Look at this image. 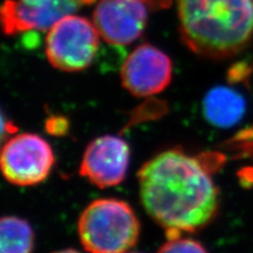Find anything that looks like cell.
<instances>
[{
    "label": "cell",
    "instance_id": "1",
    "mask_svg": "<svg viewBox=\"0 0 253 253\" xmlns=\"http://www.w3.org/2000/svg\"><path fill=\"white\" fill-rule=\"evenodd\" d=\"M140 200L170 237L208 225L218 208V190L197 157L179 149L155 155L138 172Z\"/></svg>",
    "mask_w": 253,
    "mask_h": 253
},
{
    "label": "cell",
    "instance_id": "2",
    "mask_svg": "<svg viewBox=\"0 0 253 253\" xmlns=\"http://www.w3.org/2000/svg\"><path fill=\"white\" fill-rule=\"evenodd\" d=\"M179 32L190 50L230 57L253 37V0H177Z\"/></svg>",
    "mask_w": 253,
    "mask_h": 253
},
{
    "label": "cell",
    "instance_id": "3",
    "mask_svg": "<svg viewBox=\"0 0 253 253\" xmlns=\"http://www.w3.org/2000/svg\"><path fill=\"white\" fill-rule=\"evenodd\" d=\"M77 230L88 253H126L136 244L140 225L128 203L99 199L84 208Z\"/></svg>",
    "mask_w": 253,
    "mask_h": 253
},
{
    "label": "cell",
    "instance_id": "4",
    "mask_svg": "<svg viewBox=\"0 0 253 253\" xmlns=\"http://www.w3.org/2000/svg\"><path fill=\"white\" fill-rule=\"evenodd\" d=\"M98 35L89 20L70 15L50 29L45 45L47 59L66 72L86 69L97 53Z\"/></svg>",
    "mask_w": 253,
    "mask_h": 253
},
{
    "label": "cell",
    "instance_id": "5",
    "mask_svg": "<svg viewBox=\"0 0 253 253\" xmlns=\"http://www.w3.org/2000/svg\"><path fill=\"white\" fill-rule=\"evenodd\" d=\"M55 156L50 144L34 133H21L2 147L0 165L4 178L19 187L44 181L53 169Z\"/></svg>",
    "mask_w": 253,
    "mask_h": 253
},
{
    "label": "cell",
    "instance_id": "6",
    "mask_svg": "<svg viewBox=\"0 0 253 253\" xmlns=\"http://www.w3.org/2000/svg\"><path fill=\"white\" fill-rule=\"evenodd\" d=\"M95 0H6L1 7L4 33L13 35L31 30L51 29Z\"/></svg>",
    "mask_w": 253,
    "mask_h": 253
},
{
    "label": "cell",
    "instance_id": "7",
    "mask_svg": "<svg viewBox=\"0 0 253 253\" xmlns=\"http://www.w3.org/2000/svg\"><path fill=\"white\" fill-rule=\"evenodd\" d=\"M130 165L128 142L114 135L92 140L85 148L79 173L100 189L118 186L125 179Z\"/></svg>",
    "mask_w": 253,
    "mask_h": 253
},
{
    "label": "cell",
    "instance_id": "8",
    "mask_svg": "<svg viewBox=\"0 0 253 253\" xmlns=\"http://www.w3.org/2000/svg\"><path fill=\"white\" fill-rule=\"evenodd\" d=\"M148 19L144 0H99L93 13L94 26L104 41L129 44L141 35Z\"/></svg>",
    "mask_w": 253,
    "mask_h": 253
},
{
    "label": "cell",
    "instance_id": "9",
    "mask_svg": "<svg viewBox=\"0 0 253 253\" xmlns=\"http://www.w3.org/2000/svg\"><path fill=\"white\" fill-rule=\"evenodd\" d=\"M171 75L170 58L163 51L148 43L137 46L122 68L124 86L138 97L162 92L169 84Z\"/></svg>",
    "mask_w": 253,
    "mask_h": 253
},
{
    "label": "cell",
    "instance_id": "10",
    "mask_svg": "<svg viewBox=\"0 0 253 253\" xmlns=\"http://www.w3.org/2000/svg\"><path fill=\"white\" fill-rule=\"evenodd\" d=\"M246 112V100L239 92L225 85L211 89L204 98L206 120L217 128H231L239 124Z\"/></svg>",
    "mask_w": 253,
    "mask_h": 253
},
{
    "label": "cell",
    "instance_id": "11",
    "mask_svg": "<svg viewBox=\"0 0 253 253\" xmlns=\"http://www.w3.org/2000/svg\"><path fill=\"white\" fill-rule=\"evenodd\" d=\"M34 231L29 221L18 216H4L0 221V253H32Z\"/></svg>",
    "mask_w": 253,
    "mask_h": 253
},
{
    "label": "cell",
    "instance_id": "12",
    "mask_svg": "<svg viewBox=\"0 0 253 253\" xmlns=\"http://www.w3.org/2000/svg\"><path fill=\"white\" fill-rule=\"evenodd\" d=\"M157 253H208L203 245L187 237H170Z\"/></svg>",
    "mask_w": 253,
    "mask_h": 253
},
{
    "label": "cell",
    "instance_id": "13",
    "mask_svg": "<svg viewBox=\"0 0 253 253\" xmlns=\"http://www.w3.org/2000/svg\"><path fill=\"white\" fill-rule=\"evenodd\" d=\"M68 129V122L62 117H52L46 123V130L52 134H65Z\"/></svg>",
    "mask_w": 253,
    "mask_h": 253
},
{
    "label": "cell",
    "instance_id": "14",
    "mask_svg": "<svg viewBox=\"0 0 253 253\" xmlns=\"http://www.w3.org/2000/svg\"><path fill=\"white\" fill-rule=\"evenodd\" d=\"M53 253H81V252L77 250H74V249H63V250H59V251L53 252Z\"/></svg>",
    "mask_w": 253,
    "mask_h": 253
},
{
    "label": "cell",
    "instance_id": "15",
    "mask_svg": "<svg viewBox=\"0 0 253 253\" xmlns=\"http://www.w3.org/2000/svg\"><path fill=\"white\" fill-rule=\"evenodd\" d=\"M144 1H148V2H153V3H158V4H161V5H163L164 4V2L165 1H167V0H144Z\"/></svg>",
    "mask_w": 253,
    "mask_h": 253
},
{
    "label": "cell",
    "instance_id": "16",
    "mask_svg": "<svg viewBox=\"0 0 253 253\" xmlns=\"http://www.w3.org/2000/svg\"><path fill=\"white\" fill-rule=\"evenodd\" d=\"M126 253H139V252H129L128 251V252H126Z\"/></svg>",
    "mask_w": 253,
    "mask_h": 253
}]
</instances>
